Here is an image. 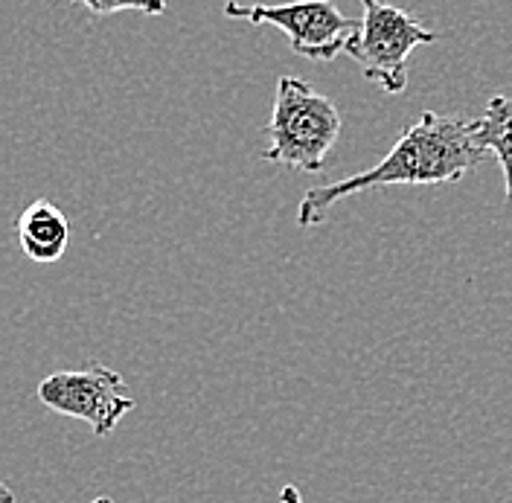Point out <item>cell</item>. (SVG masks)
<instances>
[{"label": "cell", "instance_id": "277c9868", "mask_svg": "<svg viewBox=\"0 0 512 503\" xmlns=\"http://www.w3.org/2000/svg\"><path fill=\"white\" fill-rule=\"evenodd\" d=\"M224 15L254 24L277 27L288 35V44L297 56L312 62H332L347 50L361 21L347 18L332 0H294V3H239L227 0Z\"/></svg>", "mask_w": 512, "mask_h": 503}, {"label": "cell", "instance_id": "8992f818", "mask_svg": "<svg viewBox=\"0 0 512 503\" xmlns=\"http://www.w3.org/2000/svg\"><path fill=\"white\" fill-rule=\"evenodd\" d=\"M15 230H18V245H21L24 256L32 262H41V265L59 262L70 245V221L47 198L32 201L30 207L18 216Z\"/></svg>", "mask_w": 512, "mask_h": 503}, {"label": "cell", "instance_id": "ba28073f", "mask_svg": "<svg viewBox=\"0 0 512 503\" xmlns=\"http://www.w3.org/2000/svg\"><path fill=\"white\" fill-rule=\"evenodd\" d=\"M85 6L94 18L114 15V12H140V15H163L166 0H70Z\"/></svg>", "mask_w": 512, "mask_h": 503}, {"label": "cell", "instance_id": "9c48e42d", "mask_svg": "<svg viewBox=\"0 0 512 503\" xmlns=\"http://www.w3.org/2000/svg\"><path fill=\"white\" fill-rule=\"evenodd\" d=\"M280 503H303V495H300V489H297L294 483L283 486V492H280Z\"/></svg>", "mask_w": 512, "mask_h": 503}, {"label": "cell", "instance_id": "7a4b0ae2", "mask_svg": "<svg viewBox=\"0 0 512 503\" xmlns=\"http://www.w3.org/2000/svg\"><path fill=\"white\" fill-rule=\"evenodd\" d=\"M341 111L329 96L318 94L306 79L280 76L274 111L268 120V149L262 158L306 175H318L323 160L341 137Z\"/></svg>", "mask_w": 512, "mask_h": 503}, {"label": "cell", "instance_id": "3957f363", "mask_svg": "<svg viewBox=\"0 0 512 503\" xmlns=\"http://www.w3.org/2000/svg\"><path fill=\"white\" fill-rule=\"evenodd\" d=\"M361 6V27L344 53L361 67L367 82L379 85L387 96L402 94L408 88V56L416 47L434 44L440 35L411 12L384 0H361Z\"/></svg>", "mask_w": 512, "mask_h": 503}, {"label": "cell", "instance_id": "6da1fadb", "mask_svg": "<svg viewBox=\"0 0 512 503\" xmlns=\"http://www.w3.org/2000/svg\"><path fill=\"white\" fill-rule=\"evenodd\" d=\"M486 155L489 152L480 149L475 140V120L425 111L414 126L402 131V137L379 163L326 187L309 189L297 207V227H318L338 201L358 192H373L382 187L457 184L460 178H466V172L478 169Z\"/></svg>", "mask_w": 512, "mask_h": 503}, {"label": "cell", "instance_id": "52a82bcc", "mask_svg": "<svg viewBox=\"0 0 512 503\" xmlns=\"http://www.w3.org/2000/svg\"><path fill=\"white\" fill-rule=\"evenodd\" d=\"M475 140L480 149L495 155L504 172V195L512 204V99L495 94L486 102L483 117L475 120Z\"/></svg>", "mask_w": 512, "mask_h": 503}, {"label": "cell", "instance_id": "5b68a950", "mask_svg": "<svg viewBox=\"0 0 512 503\" xmlns=\"http://www.w3.org/2000/svg\"><path fill=\"white\" fill-rule=\"evenodd\" d=\"M38 402L62 416L88 422L96 437H108L137 405L123 376L105 364L50 373L38 384Z\"/></svg>", "mask_w": 512, "mask_h": 503}, {"label": "cell", "instance_id": "30bf717a", "mask_svg": "<svg viewBox=\"0 0 512 503\" xmlns=\"http://www.w3.org/2000/svg\"><path fill=\"white\" fill-rule=\"evenodd\" d=\"M91 503H117V501H114V498H105V495H102V498H96V501H91Z\"/></svg>", "mask_w": 512, "mask_h": 503}]
</instances>
